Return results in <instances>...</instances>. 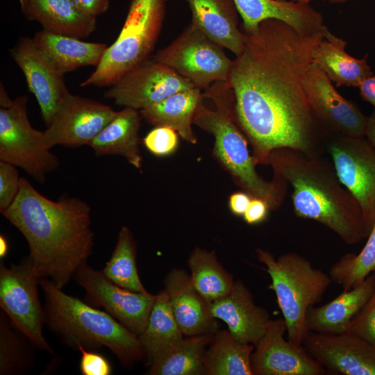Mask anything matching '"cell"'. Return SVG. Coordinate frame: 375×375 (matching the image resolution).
<instances>
[{"label":"cell","instance_id":"6da1fadb","mask_svg":"<svg viewBox=\"0 0 375 375\" xmlns=\"http://www.w3.org/2000/svg\"><path fill=\"white\" fill-rule=\"evenodd\" d=\"M324 27L301 35L285 22L269 19L253 31H242L244 49L233 60L228 83L238 124L253 147L256 164L269 165L271 152L279 148L320 153L322 126L303 80L324 37Z\"/></svg>","mask_w":375,"mask_h":375},{"label":"cell","instance_id":"7a4b0ae2","mask_svg":"<svg viewBox=\"0 0 375 375\" xmlns=\"http://www.w3.org/2000/svg\"><path fill=\"white\" fill-rule=\"evenodd\" d=\"M90 212L81 199L63 194L52 201L21 177L15 199L1 214L26 239L28 257L41 277L62 289L92 253Z\"/></svg>","mask_w":375,"mask_h":375},{"label":"cell","instance_id":"3957f363","mask_svg":"<svg viewBox=\"0 0 375 375\" xmlns=\"http://www.w3.org/2000/svg\"><path fill=\"white\" fill-rule=\"evenodd\" d=\"M274 177L290 184L294 212L334 232L347 244L367 238L363 213L351 193L342 184L333 164L320 153L284 147L269 157Z\"/></svg>","mask_w":375,"mask_h":375},{"label":"cell","instance_id":"277c9868","mask_svg":"<svg viewBox=\"0 0 375 375\" xmlns=\"http://www.w3.org/2000/svg\"><path fill=\"white\" fill-rule=\"evenodd\" d=\"M45 322L60 340L78 350L106 347L125 367L144 360L138 335L105 311L69 295L50 279L41 278Z\"/></svg>","mask_w":375,"mask_h":375},{"label":"cell","instance_id":"5b68a950","mask_svg":"<svg viewBox=\"0 0 375 375\" xmlns=\"http://www.w3.org/2000/svg\"><path fill=\"white\" fill-rule=\"evenodd\" d=\"M256 252L271 278L269 288L276 294L287 325L288 339L302 345L309 331L306 324L307 312L321 301L333 281L329 275L314 268L298 253H287L276 259L267 250L259 248Z\"/></svg>","mask_w":375,"mask_h":375},{"label":"cell","instance_id":"8992f818","mask_svg":"<svg viewBox=\"0 0 375 375\" xmlns=\"http://www.w3.org/2000/svg\"><path fill=\"white\" fill-rule=\"evenodd\" d=\"M166 5L167 0H131L118 37L81 86L110 87L149 60L162 27Z\"/></svg>","mask_w":375,"mask_h":375},{"label":"cell","instance_id":"52a82bcc","mask_svg":"<svg viewBox=\"0 0 375 375\" xmlns=\"http://www.w3.org/2000/svg\"><path fill=\"white\" fill-rule=\"evenodd\" d=\"M237 123L235 111L217 108L212 110L202 101L193 118L194 124L214 136L215 156L245 191L265 201L269 210H276L283 203L288 183L276 177L267 181L258 174L255 159Z\"/></svg>","mask_w":375,"mask_h":375},{"label":"cell","instance_id":"ba28073f","mask_svg":"<svg viewBox=\"0 0 375 375\" xmlns=\"http://www.w3.org/2000/svg\"><path fill=\"white\" fill-rule=\"evenodd\" d=\"M152 59L201 90L216 82H228L233 64L224 48L192 22Z\"/></svg>","mask_w":375,"mask_h":375},{"label":"cell","instance_id":"9c48e42d","mask_svg":"<svg viewBox=\"0 0 375 375\" xmlns=\"http://www.w3.org/2000/svg\"><path fill=\"white\" fill-rule=\"evenodd\" d=\"M27 102V96H21L0 108V161L20 167L42 183L58 167L59 160L51 151L44 132L31 125Z\"/></svg>","mask_w":375,"mask_h":375},{"label":"cell","instance_id":"30bf717a","mask_svg":"<svg viewBox=\"0 0 375 375\" xmlns=\"http://www.w3.org/2000/svg\"><path fill=\"white\" fill-rule=\"evenodd\" d=\"M41 278L28 256L9 267L1 260L0 307L12 325L36 348L53 354L43 335L45 313L38 296Z\"/></svg>","mask_w":375,"mask_h":375},{"label":"cell","instance_id":"8fae6325","mask_svg":"<svg viewBox=\"0 0 375 375\" xmlns=\"http://www.w3.org/2000/svg\"><path fill=\"white\" fill-rule=\"evenodd\" d=\"M73 279L84 290L85 302L102 308L136 335L142 333L156 295L121 288L101 271L92 268L87 261L78 267Z\"/></svg>","mask_w":375,"mask_h":375},{"label":"cell","instance_id":"7c38bea8","mask_svg":"<svg viewBox=\"0 0 375 375\" xmlns=\"http://www.w3.org/2000/svg\"><path fill=\"white\" fill-rule=\"evenodd\" d=\"M328 150L338 178L362 208L367 237L375 223V149L365 137L338 135Z\"/></svg>","mask_w":375,"mask_h":375},{"label":"cell","instance_id":"4fadbf2b","mask_svg":"<svg viewBox=\"0 0 375 375\" xmlns=\"http://www.w3.org/2000/svg\"><path fill=\"white\" fill-rule=\"evenodd\" d=\"M311 109L326 132L335 136L365 137L368 116L336 90L332 81L312 62L303 80Z\"/></svg>","mask_w":375,"mask_h":375},{"label":"cell","instance_id":"5bb4252c","mask_svg":"<svg viewBox=\"0 0 375 375\" xmlns=\"http://www.w3.org/2000/svg\"><path fill=\"white\" fill-rule=\"evenodd\" d=\"M193 88L190 81L167 66L149 59L110 86L104 96L118 106L141 110Z\"/></svg>","mask_w":375,"mask_h":375},{"label":"cell","instance_id":"9a60e30c","mask_svg":"<svg viewBox=\"0 0 375 375\" xmlns=\"http://www.w3.org/2000/svg\"><path fill=\"white\" fill-rule=\"evenodd\" d=\"M116 112L109 106L69 93L44 131L46 142L51 149L89 145Z\"/></svg>","mask_w":375,"mask_h":375},{"label":"cell","instance_id":"2e32d148","mask_svg":"<svg viewBox=\"0 0 375 375\" xmlns=\"http://www.w3.org/2000/svg\"><path fill=\"white\" fill-rule=\"evenodd\" d=\"M302 345L327 373L375 375V347L351 332L309 331Z\"/></svg>","mask_w":375,"mask_h":375},{"label":"cell","instance_id":"e0dca14e","mask_svg":"<svg viewBox=\"0 0 375 375\" xmlns=\"http://www.w3.org/2000/svg\"><path fill=\"white\" fill-rule=\"evenodd\" d=\"M10 56L22 71L39 104L47 126L51 122L59 106L69 94L62 73L49 57L33 42L21 38L10 50Z\"/></svg>","mask_w":375,"mask_h":375},{"label":"cell","instance_id":"ac0fdd59","mask_svg":"<svg viewBox=\"0 0 375 375\" xmlns=\"http://www.w3.org/2000/svg\"><path fill=\"white\" fill-rule=\"evenodd\" d=\"M284 319H270L251 354L253 375H324L326 371L303 345L286 340Z\"/></svg>","mask_w":375,"mask_h":375},{"label":"cell","instance_id":"d6986e66","mask_svg":"<svg viewBox=\"0 0 375 375\" xmlns=\"http://www.w3.org/2000/svg\"><path fill=\"white\" fill-rule=\"evenodd\" d=\"M209 310L215 319L226 323L238 340L254 347L270 321L268 311L255 304L250 290L241 280L235 281L226 295L210 303Z\"/></svg>","mask_w":375,"mask_h":375},{"label":"cell","instance_id":"ffe728a7","mask_svg":"<svg viewBox=\"0 0 375 375\" xmlns=\"http://www.w3.org/2000/svg\"><path fill=\"white\" fill-rule=\"evenodd\" d=\"M163 285L174 317L184 335L215 333L218 330L209 303L196 290L185 270L172 269L165 277Z\"/></svg>","mask_w":375,"mask_h":375},{"label":"cell","instance_id":"44dd1931","mask_svg":"<svg viewBox=\"0 0 375 375\" xmlns=\"http://www.w3.org/2000/svg\"><path fill=\"white\" fill-rule=\"evenodd\" d=\"M233 1L245 32L253 31L261 22L269 19L285 22L301 35L318 33L325 26L322 15L309 4L290 0Z\"/></svg>","mask_w":375,"mask_h":375},{"label":"cell","instance_id":"7402d4cb","mask_svg":"<svg viewBox=\"0 0 375 375\" xmlns=\"http://www.w3.org/2000/svg\"><path fill=\"white\" fill-rule=\"evenodd\" d=\"M24 17L46 31L85 38L97 28V17L79 10L74 0H19Z\"/></svg>","mask_w":375,"mask_h":375},{"label":"cell","instance_id":"603a6c76","mask_svg":"<svg viewBox=\"0 0 375 375\" xmlns=\"http://www.w3.org/2000/svg\"><path fill=\"white\" fill-rule=\"evenodd\" d=\"M192 22L209 38L240 55L244 44V34L239 28V12L233 0H186Z\"/></svg>","mask_w":375,"mask_h":375},{"label":"cell","instance_id":"cb8c5ba5","mask_svg":"<svg viewBox=\"0 0 375 375\" xmlns=\"http://www.w3.org/2000/svg\"><path fill=\"white\" fill-rule=\"evenodd\" d=\"M374 285V272L359 285L343 290L328 303L310 308L306 317L308 331L324 333L347 332L351 322L370 297Z\"/></svg>","mask_w":375,"mask_h":375},{"label":"cell","instance_id":"d4e9b609","mask_svg":"<svg viewBox=\"0 0 375 375\" xmlns=\"http://www.w3.org/2000/svg\"><path fill=\"white\" fill-rule=\"evenodd\" d=\"M324 37L316 47L312 62L316 64L337 86L358 87L373 74L367 56L358 59L346 51L347 42L324 27Z\"/></svg>","mask_w":375,"mask_h":375},{"label":"cell","instance_id":"484cf974","mask_svg":"<svg viewBox=\"0 0 375 375\" xmlns=\"http://www.w3.org/2000/svg\"><path fill=\"white\" fill-rule=\"evenodd\" d=\"M141 114L138 110L124 107L90 142L97 156H121L135 168L141 167L139 130Z\"/></svg>","mask_w":375,"mask_h":375},{"label":"cell","instance_id":"4316f807","mask_svg":"<svg viewBox=\"0 0 375 375\" xmlns=\"http://www.w3.org/2000/svg\"><path fill=\"white\" fill-rule=\"evenodd\" d=\"M33 40L65 74L85 66L97 67L108 48L103 43L85 42L44 30L37 32Z\"/></svg>","mask_w":375,"mask_h":375},{"label":"cell","instance_id":"83f0119b","mask_svg":"<svg viewBox=\"0 0 375 375\" xmlns=\"http://www.w3.org/2000/svg\"><path fill=\"white\" fill-rule=\"evenodd\" d=\"M183 335L172 313L167 294L162 290L156 295L146 327L138 336L146 365L149 366L172 350L183 340Z\"/></svg>","mask_w":375,"mask_h":375},{"label":"cell","instance_id":"f1b7e54d","mask_svg":"<svg viewBox=\"0 0 375 375\" xmlns=\"http://www.w3.org/2000/svg\"><path fill=\"white\" fill-rule=\"evenodd\" d=\"M203 97L201 89L193 88L172 94L140 112L154 126H169L174 129L184 140L196 144L197 139L192 124Z\"/></svg>","mask_w":375,"mask_h":375},{"label":"cell","instance_id":"f546056e","mask_svg":"<svg viewBox=\"0 0 375 375\" xmlns=\"http://www.w3.org/2000/svg\"><path fill=\"white\" fill-rule=\"evenodd\" d=\"M254 345L238 340L228 330H217L206 349L207 375H253L251 354Z\"/></svg>","mask_w":375,"mask_h":375},{"label":"cell","instance_id":"4dcf8cb0","mask_svg":"<svg viewBox=\"0 0 375 375\" xmlns=\"http://www.w3.org/2000/svg\"><path fill=\"white\" fill-rule=\"evenodd\" d=\"M215 333L188 336L172 350L151 362L149 375H205L204 356Z\"/></svg>","mask_w":375,"mask_h":375},{"label":"cell","instance_id":"1f68e13d","mask_svg":"<svg viewBox=\"0 0 375 375\" xmlns=\"http://www.w3.org/2000/svg\"><path fill=\"white\" fill-rule=\"evenodd\" d=\"M188 265L193 286L208 303L224 297L232 289L233 276L219 262L214 251L195 248Z\"/></svg>","mask_w":375,"mask_h":375},{"label":"cell","instance_id":"d6a6232c","mask_svg":"<svg viewBox=\"0 0 375 375\" xmlns=\"http://www.w3.org/2000/svg\"><path fill=\"white\" fill-rule=\"evenodd\" d=\"M32 342L15 328L6 314L0 312V374L30 373L34 366Z\"/></svg>","mask_w":375,"mask_h":375},{"label":"cell","instance_id":"836d02e7","mask_svg":"<svg viewBox=\"0 0 375 375\" xmlns=\"http://www.w3.org/2000/svg\"><path fill=\"white\" fill-rule=\"evenodd\" d=\"M137 246L126 226L121 227L110 258L102 269L103 274L116 285L134 292H147L140 281L137 264Z\"/></svg>","mask_w":375,"mask_h":375},{"label":"cell","instance_id":"e575fe53","mask_svg":"<svg viewBox=\"0 0 375 375\" xmlns=\"http://www.w3.org/2000/svg\"><path fill=\"white\" fill-rule=\"evenodd\" d=\"M367 238L358 253H348L342 256L329 270L332 281L340 285L344 290L357 286L375 272V223Z\"/></svg>","mask_w":375,"mask_h":375},{"label":"cell","instance_id":"d590c367","mask_svg":"<svg viewBox=\"0 0 375 375\" xmlns=\"http://www.w3.org/2000/svg\"><path fill=\"white\" fill-rule=\"evenodd\" d=\"M178 133L169 126H155L143 139L145 147L153 154L165 156L175 151L178 144Z\"/></svg>","mask_w":375,"mask_h":375},{"label":"cell","instance_id":"8d00e7d4","mask_svg":"<svg viewBox=\"0 0 375 375\" xmlns=\"http://www.w3.org/2000/svg\"><path fill=\"white\" fill-rule=\"evenodd\" d=\"M348 331L375 347V285L366 303L351 322Z\"/></svg>","mask_w":375,"mask_h":375},{"label":"cell","instance_id":"74e56055","mask_svg":"<svg viewBox=\"0 0 375 375\" xmlns=\"http://www.w3.org/2000/svg\"><path fill=\"white\" fill-rule=\"evenodd\" d=\"M21 177L17 167L0 161V212L8 208L15 199L20 185Z\"/></svg>","mask_w":375,"mask_h":375},{"label":"cell","instance_id":"f35d334b","mask_svg":"<svg viewBox=\"0 0 375 375\" xmlns=\"http://www.w3.org/2000/svg\"><path fill=\"white\" fill-rule=\"evenodd\" d=\"M81 352L80 371L83 375H110L112 367L109 361L103 355L94 350H87L78 347Z\"/></svg>","mask_w":375,"mask_h":375},{"label":"cell","instance_id":"ab89813d","mask_svg":"<svg viewBox=\"0 0 375 375\" xmlns=\"http://www.w3.org/2000/svg\"><path fill=\"white\" fill-rule=\"evenodd\" d=\"M269 210V206L265 201L252 197L243 215L244 219L249 224H259L266 219Z\"/></svg>","mask_w":375,"mask_h":375},{"label":"cell","instance_id":"60d3db41","mask_svg":"<svg viewBox=\"0 0 375 375\" xmlns=\"http://www.w3.org/2000/svg\"><path fill=\"white\" fill-rule=\"evenodd\" d=\"M78 8L85 15L95 17L107 11L110 0H74Z\"/></svg>","mask_w":375,"mask_h":375},{"label":"cell","instance_id":"b9f144b4","mask_svg":"<svg viewBox=\"0 0 375 375\" xmlns=\"http://www.w3.org/2000/svg\"><path fill=\"white\" fill-rule=\"evenodd\" d=\"M251 198L247 192H238L232 194L228 201L231 211L237 216H243Z\"/></svg>","mask_w":375,"mask_h":375},{"label":"cell","instance_id":"7bdbcfd3","mask_svg":"<svg viewBox=\"0 0 375 375\" xmlns=\"http://www.w3.org/2000/svg\"><path fill=\"white\" fill-rule=\"evenodd\" d=\"M362 99L375 108V74L365 78L358 86Z\"/></svg>","mask_w":375,"mask_h":375},{"label":"cell","instance_id":"ee69618b","mask_svg":"<svg viewBox=\"0 0 375 375\" xmlns=\"http://www.w3.org/2000/svg\"><path fill=\"white\" fill-rule=\"evenodd\" d=\"M365 137L375 149V110L368 116Z\"/></svg>","mask_w":375,"mask_h":375},{"label":"cell","instance_id":"f6af8a7d","mask_svg":"<svg viewBox=\"0 0 375 375\" xmlns=\"http://www.w3.org/2000/svg\"><path fill=\"white\" fill-rule=\"evenodd\" d=\"M8 252V244L5 237L0 235V258L3 259Z\"/></svg>","mask_w":375,"mask_h":375},{"label":"cell","instance_id":"bcb514c9","mask_svg":"<svg viewBox=\"0 0 375 375\" xmlns=\"http://www.w3.org/2000/svg\"><path fill=\"white\" fill-rule=\"evenodd\" d=\"M290 1L299 2V3H301L309 4V2H310L311 1H313V0H290ZM324 1H328L330 3H344V2L348 1L349 0H324Z\"/></svg>","mask_w":375,"mask_h":375}]
</instances>
